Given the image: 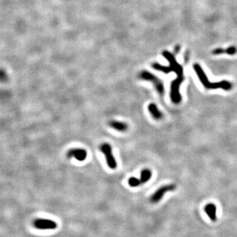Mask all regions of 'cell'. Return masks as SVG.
Wrapping results in <instances>:
<instances>
[{
  "label": "cell",
  "instance_id": "ba28073f",
  "mask_svg": "<svg viewBox=\"0 0 237 237\" xmlns=\"http://www.w3.org/2000/svg\"><path fill=\"white\" fill-rule=\"evenodd\" d=\"M67 156L69 158H74L79 161H83L87 159V150L82 148H72L67 153Z\"/></svg>",
  "mask_w": 237,
  "mask_h": 237
},
{
  "label": "cell",
  "instance_id": "9c48e42d",
  "mask_svg": "<svg viewBox=\"0 0 237 237\" xmlns=\"http://www.w3.org/2000/svg\"><path fill=\"white\" fill-rule=\"evenodd\" d=\"M204 211L208 215V217L213 222H215L217 221V207L214 204L210 203L205 205Z\"/></svg>",
  "mask_w": 237,
  "mask_h": 237
},
{
  "label": "cell",
  "instance_id": "277c9868",
  "mask_svg": "<svg viewBox=\"0 0 237 237\" xmlns=\"http://www.w3.org/2000/svg\"><path fill=\"white\" fill-rule=\"evenodd\" d=\"M100 149L106 156L107 164L111 169H115L117 167V163L113 156L112 152V147L110 144L103 143L100 147Z\"/></svg>",
  "mask_w": 237,
  "mask_h": 237
},
{
  "label": "cell",
  "instance_id": "8992f818",
  "mask_svg": "<svg viewBox=\"0 0 237 237\" xmlns=\"http://www.w3.org/2000/svg\"><path fill=\"white\" fill-rule=\"evenodd\" d=\"M175 189H176V186H175V184H168V185L161 186V188H159V189L157 190L155 193L151 196L150 202L152 203H153V204L159 202L160 200H161V199L163 198V197H164V194L166 192L169 191H173Z\"/></svg>",
  "mask_w": 237,
  "mask_h": 237
},
{
  "label": "cell",
  "instance_id": "52a82bcc",
  "mask_svg": "<svg viewBox=\"0 0 237 237\" xmlns=\"http://www.w3.org/2000/svg\"><path fill=\"white\" fill-rule=\"evenodd\" d=\"M34 226L41 230H52L57 228V225L54 221L45 219H38L34 221Z\"/></svg>",
  "mask_w": 237,
  "mask_h": 237
},
{
  "label": "cell",
  "instance_id": "9a60e30c",
  "mask_svg": "<svg viewBox=\"0 0 237 237\" xmlns=\"http://www.w3.org/2000/svg\"><path fill=\"white\" fill-rule=\"evenodd\" d=\"M227 54V50H224L223 48H217L215 49L213 51V54L214 55H219V54Z\"/></svg>",
  "mask_w": 237,
  "mask_h": 237
},
{
  "label": "cell",
  "instance_id": "3957f363",
  "mask_svg": "<svg viewBox=\"0 0 237 237\" xmlns=\"http://www.w3.org/2000/svg\"><path fill=\"white\" fill-rule=\"evenodd\" d=\"M139 77L144 81L152 82L156 90L160 96H164L165 93V88L163 82L156 76L147 70H142L139 74Z\"/></svg>",
  "mask_w": 237,
  "mask_h": 237
},
{
  "label": "cell",
  "instance_id": "7a4b0ae2",
  "mask_svg": "<svg viewBox=\"0 0 237 237\" xmlns=\"http://www.w3.org/2000/svg\"><path fill=\"white\" fill-rule=\"evenodd\" d=\"M163 55H164V57L168 60V61L170 63V65L169 67L163 66L161 65L159 63H153L152 67L155 70H159V71L164 72L165 73H169L170 72H175L177 74V76H183V67L180 65L175 60L173 55L171 53L167 51L163 52Z\"/></svg>",
  "mask_w": 237,
  "mask_h": 237
},
{
  "label": "cell",
  "instance_id": "30bf717a",
  "mask_svg": "<svg viewBox=\"0 0 237 237\" xmlns=\"http://www.w3.org/2000/svg\"><path fill=\"white\" fill-rule=\"evenodd\" d=\"M109 125L111 128H112L115 131L119 132H124L127 131L128 128V125L124 122L116 121V120H112L109 122Z\"/></svg>",
  "mask_w": 237,
  "mask_h": 237
},
{
  "label": "cell",
  "instance_id": "5b68a950",
  "mask_svg": "<svg viewBox=\"0 0 237 237\" xmlns=\"http://www.w3.org/2000/svg\"><path fill=\"white\" fill-rule=\"evenodd\" d=\"M184 81L183 76H178L172 82L171 86V98L174 103H179L181 101V96L179 92V88L181 83Z\"/></svg>",
  "mask_w": 237,
  "mask_h": 237
},
{
  "label": "cell",
  "instance_id": "6da1fadb",
  "mask_svg": "<svg viewBox=\"0 0 237 237\" xmlns=\"http://www.w3.org/2000/svg\"><path fill=\"white\" fill-rule=\"evenodd\" d=\"M194 69L198 75L200 81L206 89L221 88L224 90H230L233 87L231 83L227 81H223L218 82H210L202 67L198 64L194 65Z\"/></svg>",
  "mask_w": 237,
  "mask_h": 237
},
{
  "label": "cell",
  "instance_id": "4fadbf2b",
  "mask_svg": "<svg viewBox=\"0 0 237 237\" xmlns=\"http://www.w3.org/2000/svg\"><path fill=\"white\" fill-rule=\"evenodd\" d=\"M128 183L129 186L131 187H137L141 184L140 178H137L136 177H131L128 181Z\"/></svg>",
  "mask_w": 237,
  "mask_h": 237
},
{
  "label": "cell",
  "instance_id": "7c38bea8",
  "mask_svg": "<svg viewBox=\"0 0 237 237\" xmlns=\"http://www.w3.org/2000/svg\"><path fill=\"white\" fill-rule=\"evenodd\" d=\"M152 177V172L149 169H145L142 171L140 175V182L141 184H144L148 181Z\"/></svg>",
  "mask_w": 237,
  "mask_h": 237
},
{
  "label": "cell",
  "instance_id": "5bb4252c",
  "mask_svg": "<svg viewBox=\"0 0 237 237\" xmlns=\"http://www.w3.org/2000/svg\"><path fill=\"white\" fill-rule=\"evenodd\" d=\"M227 50V54H228V55H234L236 53V48L235 47V46H230Z\"/></svg>",
  "mask_w": 237,
  "mask_h": 237
},
{
  "label": "cell",
  "instance_id": "8fae6325",
  "mask_svg": "<svg viewBox=\"0 0 237 237\" xmlns=\"http://www.w3.org/2000/svg\"><path fill=\"white\" fill-rule=\"evenodd\" d=\"M148 111L150 113V114L152 115L153 118L155 119H160L162 118L163 115L161 112L158 109L155 103H150L148 106Z\"/></svg>",
  "mask_w": 237,
  "mask_h": 237
},
{
  "label": "cell",
  "instance_id": "2e32d148",
  "mask_svg": "<svg viewBox=\"0 0 237 237\" xmlns=\"http://www.w3.org/2000/svg\"><path fill=\"white\" fill-rule=\"evenodd\" d=\"M180 50V47H178V46H177L176 48H175V53L177 54L178 51Z\"/></svg>",
  "mask_w": 237,
  "mask_h": 237
}]
</instances>
